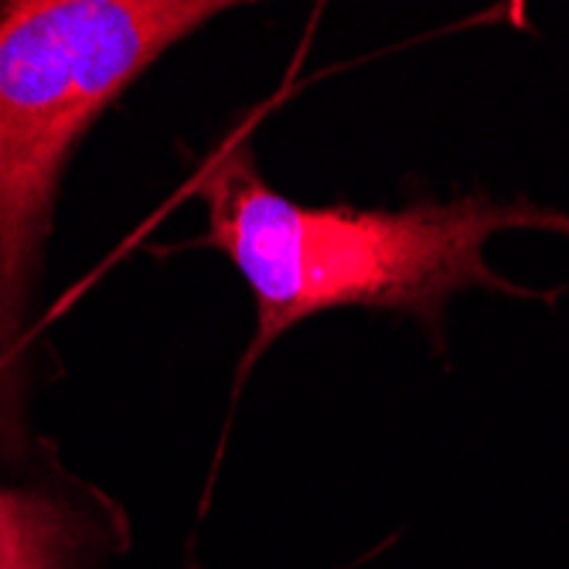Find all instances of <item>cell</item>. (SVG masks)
I'll list each match as a JSON object with an SVG mask.
<instances>
[{
	"label": "cell",
	"instance_id": "1",
	"mask_svg": "<svg viewBox=\"0 0 569 569\" xmlns=\"http://www.w3.org/2000/svg\"><path fill=\"white\" fill-rule=\"evenodd\" d=\"M204 236L252 293L256 335L246 376L290 328L328 310H386L443 331V307L463 290L539 297L495 273L485 249L501 232L569 236V216L529 198L460 194L406 209L310 204L277 191L246 133L226 140L191 181Z\"/></svg>",
	"mask_w": 569,
	"mask_h": 569
},
{
	"label": "cell",
	"instance_id": "2",
	"mask_svg": "<svg viewBox=\"0 0 569 569\" xmlns=\"http://www.w3.org/2000/svg\"><path fill=\"white\" fill-rule=\"evenodd\" d=\"M216 0H0V457H28L31 318L69 158Z\"/></svg>",
	"mask_w": 569,
	"mask_h": 569
},
{
	"label": "cell",
	"instance_id": "3",
	"mask_svg": "<svg viewBox=\"0 0 569 569\" xmlns=\"http://www.w3.org/2000/svg\"><path fill=\"white\" fill-rule=\"evenodd\" d=\"M127 542L123 511L86 485H0V569H96Z\"/></svg>",
	"mask_w": 569,
	"mask_h": 569
},
{
	"label": "cell",
	"instance_id": "4",
	"mask_svg": "<svg viewBox=\"0 0 569 569\" xmlns=\"http://www.w3.org/2000/svg\"><path fill=\"white\" fill-rule=\"evenodd\" d=\"M188 569H201V566H198V562H191V566H188Z\"/></svg>",
	"mask_w": 569,
	"mask_h": 569
}]
</instances>
